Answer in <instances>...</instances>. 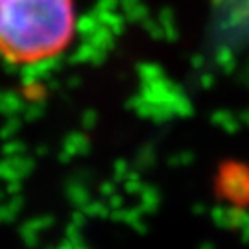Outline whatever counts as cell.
<instances>
[{
    "instance_id": "cell-1",
    "label": "cell",
    "mask_w": 249,
    "mask_h": 249,
    "mask_svg": "<svg viewBox=\"0 0 249 249\" xmlns=\"http://www.w3.org/2000/svg\"><path fill=\"white\" fill-rule=\"evenodd\" d=\"M74 0H0V57L36 67L67 50L74 34Z\"/></svg>"
}]
</instances>
